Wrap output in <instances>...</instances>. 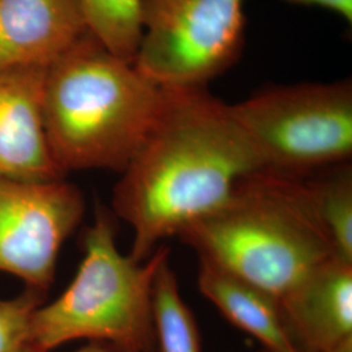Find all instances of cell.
<instances>
[{
    "instance_id": "cell-17",
    "label": "cell",
    "mask_w": 352,
    "mask_h": 352,
    "mask_svg": "<svg viewBox=\"0 0 352 352\" xmlns=\"http://www.w3.org/2000/svg\"><path fill=\"white\" fill-rule=\"evenodd\" d=\"M24 352H51V351H39V350H36V349H33V347H26V350ZM75 352H115L113 350H111L110 347H107V346H104V344H100V343H89L88 346H85V347H82V349H80V350H77Z\"/></svg>"
},
{
    "instance_id": "cell-3",
    "label": "cell",
    "mask_w": 352,
    "mask_h": 352,
    "mask_svg": "<svg viewBox=\"0 0 352 352\" xmlns=\"http://www.w3.org/2000/svg\"><path fill=\"white\" fill-rule=\"evenodd\" d=\"M307 175L258 170L244 177L222 206L176 236L200 260L280 300L318 265L337 256Z\"/></svg>"
},
{
    "instance_id": "cell-8",
    "label": "cell",
    "mask_w": 352,
    "mask_h": 352,
    "mask_svg": "<svg viewBox=\"0 0 352 352\" xmlns=\"http://www.w3.org/2000/svg\"><path fill=\"white\" fill-rule=\"evenodd\" d=\"M299 352H352V263L334 256L280 300Z\"/></svg>"
},
{
    "instance_id": "cell-12",
    "label": "cell",
    "mask_w": 352,
    "mask_h": 352,
    "mask_svg": "<svg viewBox=\"0 0 352 352\" xmlns=\"http://www.w3.org/2000/svg\"><path fill=\"white\" fill-rule=\"evenodd\" d=\"M151 308L155 352H202L197 321L180 295L170 256L154 278Z\"/></svg>"
},
{
    "instance_id": "cell-6",
    "label": "cell",
    "mask_w": 352,
    "mask_h": 352,
    "mask_svg": "<svg viewBox=\"0 0 352 352\" xmlns=\"http://www.w3.org/2000/svg\"><path fill=\"white\" fill-rule=\"evenodd\" d=\"M245 0H142L140 72L162 89L206 88L239 60Z\"/></svg>"
},
{
    "instance_id": "cell-2",
    "label": "cell",
    "mask_w": 352,
    "mask_h": 352,
    "mask_svg": "<svg viewBox=\"0 0 352 352\" xmlns=\"http://www.w3.org/2000/svg\"><path fill=\"white\" fill-rule=\"evenodd\" d=\"M164 89L87 32L46 69L43 123L51 155L67 175L123 173L154 126Z\"/></svg>"
},
{
    "instance_id": "cell-11",
    "label": "cell",
    "mask_w": 352,
    "mask_h": 352,
    "mask_svg": "<svg viewBox=\"0 0 352 352\" xmlns=\"http://www.w3.org/2000/svg\"><path fill=\"white\" fill-rule=\"evenodd\" d=\"M199 289L234 327L258 340L267 352H299L285 327L279 300L267 291L204 260Z\"/></svg>"
},
{
    "instance_id": "cell-5",
    "label": "cell",
    "mask_w": 352,
    "mask_h": 352,
    "mask_svg": "<svg viewBox=\"0 0 352 352\" xmlns=\"http://www.w3.org/2000/svg\"><path fill=\"white\" fill-rule=\"evenodd\" d=\"M266 170L307 175L352 155V82L263 89L230 104Z\"/></svg>"
},
{
    "instance_id": "cell-9",
    "label": "cell",
    "mask_w": 352,
    "mask_h": 352,
    "mask_svg": "<svg viewBox=\"0 0 352 352\" xmlns=\"http://www.w3.org/2000/svg\"><path fill=\"white\" fill-rule=\"evenodd\" d=\"M46 69L0 71V177L28 182L65 177L54 162L45 132Z\"/></svg>"
},
{
    "instance_id": "cell-4",
    "label": "cell",
    "mask_w": 352,
    "mask_h": 352,
    "mask_svg": "<svg viewBox=\"0 0 352 352\" xmlns=\"http://www.w3.org/2000/svg\"><path fill=\"white\" fill-rule=\"evenodd\" d=\"M82 245L84 258L71 285L33 314L29 346L52 351L87 340L115 352H155L153 283L170 250L160 247L144 263L123 254L116 245L113 217L103 209L87 228Z\"/></svg>"
},
{
    "instance_id": "cell-16",
    "label": "cell",
    "mask_w": 352,
    "mask_h": 352,
    "mask_svg": "<svg viewBox=\"0 0 352 352\" xmlns=\"http://www.w3.org/2000/svg\"><path fill=\"white\" fill-rule=\"evenodd\" d=\"M292 6L320 7L338 14L343 21L352 24V0H280Z\"/></svg>"
},
{
    "instance_id": "cell-13",
    "label": "cell",
    "mask_w": 352,
    "mask_h": 352,
    "mask_svg": "<svg viewBox=\"0 0 352 352\" xmlns=\"http://www.w3.org/2000/svg\"><path fill=\"white\" fill-rule=\"evenodd\" d=\"M316 210L337 256L352 263V171L336 164L308 174Z\"/></svg>"
},
{
    "instance_id": "cell-7",
    "label": "cell",
    "mask_w": 352,
    "mask_h": 352,
    "mask_svg": "<svg viewBox=\"0 0 352 352\" xmlns=\"http://www.w3.org/2000/svg\"><path fill=\"white\" fill-rule=\"evenodd\" d=\"M85 212L81 190L65 179L28 182L0 177V273L46 295L59 252Z\"/></svg>"
},
{
    "instance_id": "cell-1",
    "label": "cell",
    "mask_w": 352,
    "mask_h": 352,
    "mask_svg": "<svg viewBox=\"0 0 352 352\" xmlns=\"http://www.w3.org/2000/svg\"><path fill=\"white\" fill-rule=\"evenodd\" d=\"M263 168L230 104L206 88L164 89L154 126L113 188V213L133 231L129 256L146 261Z\"/></svg>"
},
{
    "instance_id": "cell-15",
    "label": "cell",
    "mask_w": 352,
    "mask_h": 352,
    "mask_svg": "<svg viewBox=\"0 0 352 352\" xmlns=\"http://www.w3.org/2000/svg\"><path fill=\"white\" fill-rule=\"evenodd\" d=\"M43 299L32 289L13 299H0V352H24L29 347L32 317Z\"/></svg>"
},
{
    "instance_id": "cell-14",
    "label": "cell",
    "mask_w": 352,
    "mask_h": 352,
    "mask_svg": "<svg viewBox=\"0 0 352 352\" xmlns=\"http://www.w3.org/2000/svg\"><path fill=\"white\" fill-rule=\"evenodd\" d=\"M89 33L129 63L135 62L142 37V0H80Z\"/></svg>"
},
{
    "instance_id": "cell-10",
    "label": "cell",
    "mask_w": 352,
    "mask_h": 352,
    "mask_svg": "<svg viewBox=\"0 0 352 352\" xmlns=\"http://www.w3.org/2000/svg\"><path fill=\"white\" fill-rule=\"evenodd\" d=\"M87 32L80 0H0V71L49 68Z\"/></svg>"
}]
</instances>
